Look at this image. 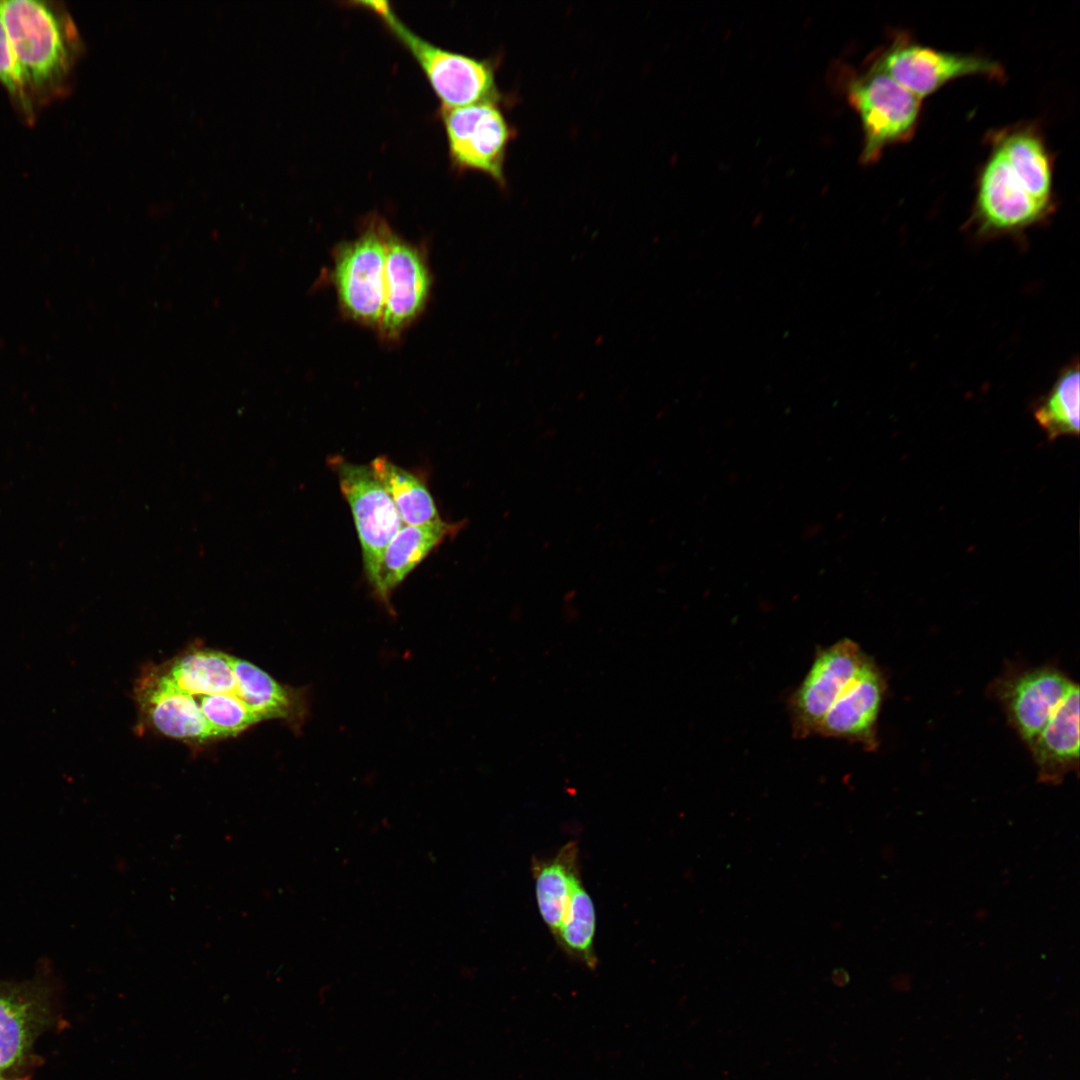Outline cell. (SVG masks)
<instances>
[{"mask_svg":"<svg viewBox=\"0 0 1080 1080\" xmlns=\"http://www.w3.org/2000/svg\"><path fill=\"white\" fill-rule=\"evenodd\" d=\"M231 659V655L221 651L192 648L156 670L171 685L192 696H237V678Z\"/></svg>","mask_w":1080,"mask_h":1080,"instance_id":"d6986e66","label":"cell"},{"mask_svg":"<svg viewBox=\"0 0 1080 1080\" xmlns=\"http://www.w3.org/2000/svg\"><path fill=\"white\" fill-rule=\"evenodd\" d=\"M405 525H422L441 520L431 493L415 474L396 465L386 456L369 464Z\"/></svg>","mask_w":1080,"mask_h":1080,"instance_id":"44dd1931","label":"cell"},{"mask_svg":"<svg viewBox=\"0 0 1080 1080\" xmlns=\"http://www.w3.org/2000/svg\"><path fill=\"white\" fill-rule=\"evenodd\" d=\"M874 62L921 100L961 77L976 75L1001 80L1004 75L1001 66L991 59L941 51L904 34L896 35Z\"/></svg>","mask_w":1080,"mask_h":1080,"instance_id":"52a82bcc","label":"cell"},{"mask_svg":"<svg viewBox=\"0 0 1080 1080\" xmlns=\"http://www.w3.org/2000/svg\"><path fill=\"white\" fill-rule=\"evenodd\" d=\"M0 12L34 109L63 94L81 49L67 10L54 1L0 0Z\"/></svg>","mask_w":1080,"mask_h":1080,"instance_id":"6da1fadb","label":"cell"},{"mask_svg":"<svg viewBox=\"0 0 1080 1080\" xmlns=\"http://www.w3.org/2000/svg\"><path fill=\"white\" fill-rule=\"evenodd\" d=\"M884 690V679L870 660L838 695L814 735L856 741L873 749Z\"/></svg>","mask_w":1080,"mask_h":1080,"instance_id":"4fadbf2b","label":"cell"},{"mask_svg":"<svg viewBox=\"0 0 1080 1080\" xmlns=\"http://www.w3.org/2000/svg\"><path fill=\"white\" fill-rule=\"evenodd\" d=\"M329 465L336 473L340 490L351 509L364 572L372 587L385 549L403 522L370 465L351 463L340 456L330 458Z\"/></svg>","mask_w":1080,"mask_h":1080,"instance_id":"8992f818","label":"cell"},{"mask_svg":"<svg viewBox=\"0 0 1080 1080\" xmlns=\"http://www.w3.org/2000/svg\"><path fill=\"white\" fill-rule=\"evenodd\" d=\"M1051 204L1038 201L1021 185L995 146L979 175L974 219L979 232H1018L1041 222Z\"/></svg>","mask_w":1080,"mask_h":1080,"instance_id":"8fae6325","label":"cell"},{"mask_svg":"<svg viewBox=\"0 0 1080 1080\" xmlns=\"http://www.w3.org/2000/svg\"><path fill=\"white\" fill-rule=\"evenodd\" d=\"M432 277L424 250L388 228L384 271V302L378 336L394 342L422 314Z\"/></svg>","mask_w":1080,"mask_h":1080,"instance_id":"ba28073f","label":"cell"},{"mask_svg":"<svg viewBox=\"0 0 1080 1080\" xmlns=\"http://www.w3.org/2000/svg\"><path fill=\"white\" fill-rule=\"evenodd\" d=\"M1039 779L1059 783L1079 761V687L1074 684L1030 744Z\"/></svg>","mask_w":1080,"mask_h":1080,"instance_id":"e0dca14e","label":"cell"},{"mask_svg":"<svg viewBox=\"0 0 1080 1080\" xmlns=\"http://www.w3.org/2000/svg\"><path fill=\"white\" fill-rule=\"evenodd\" d=\"M848 99L863 128L861 160L872 163L888 146L908 141L917 128L921 99L909 92L875 62L853 77Z\"/></svg>","mask_w":1080,"mask_h":1080,"instance_id":"277c9868","label":"cell"},{"mask_svg":"<svg viewBox=\"0 0 1080 1080\" xmlns=\"http://www.w3.org/2000/svg\"><path fill=\"white\" fill-rule=\"evenodd\" d=\"M0 1080H4V1079L0 1076Z\"/></svg>","mask_w":1080,"mask_h":1080,"instance_id":"484cf974","label":"cell"},{"mask_svg":"<svg viewBox=\"0 0 1080 1080\" xmlns=\"http://www.w3.org/2000/svg\"><path fill=\"white\" fill-rule=\"evenodd\" d=\"M237 678V696L261 719L284 720L298 731L309 712L308 696L304 689L283 685L249 661L232 656Z\"/></svg>","mask_w":1080,"mask_h":1080,"instance_id":"2e32d148","label":"cell"},{"mask_svg":"<svg viewBox=\"0 0 1080 1080\" xmlns=\"http://www.w3.org/2000/svg\"><path fill=\"white\" fill-rule=\"evenodd\" d=\"M217 738L236 736L262 721L238 696L210 694L194 696Z\"/></svg>","mask_w":1080,"mask_h":1080,"instance_id":"cb8c5ba5","label":"cell"},{"mask_svg":"<svg viewBox=\"0 0 1080 1080\" xmlns=\"http://www.w3.org/2000/svg\"><path fill=\"white\" fill-rule=\"evenodd\" d=\"M389 227L382 217H369L356 238L334 249L329 272L341 312L369 328L377 329L383 308Z\"/></svg>","mask_w":1080,"mask_h":1080,"instance_id":"3957f363","label":"cell"},{"mask_svg":"<svg viewBox=\"0 0 1080 1080\" xmlns=\"http://www.w3.org/2000/svg\"><path fill=\"white\" fill-rule=\"evenodd\" d=\"M462 525L463 522L451 524L442 519L422 525H402L385 549L372 586L378 600L391 609L394 589L447 536L455 535Z\"/></svg>","mask_w":1080,"mask_h":1080,"instance_id":"9a60e30c","label":"cell"},{"mask_svg":"<svg viewBox=\"0 0 1080 1080\" xmlns=\"http://www.w3.org/2000/svg\"><path fill=\"white\" fill-rule=\"evenodd\" d=\"M135 694L145 719L160 734L188 743L216 739L196 698L171 685L156 668L142 674Z\"/></svg>","mask_w":1080,"mask_h":1080,"instance_id":"7c38bea8","label":"cell"},{"mask_svg":"<svg viewBox=\"0 0 1080 1080\" xmlns=\"http://www.w3.org/2000/svg\"><path fill=\"white\" fill-rule=\"evenodd\" d=\"M870 660L850 639L818 650L808 673L789 701L793 736L803 739L814 735L838 695Z\"/></svg>","mask_w":1080,"mask_h":1080,"instance_id":"9c48e42d","label":"cell"},{"mask_svg":"<svg viewBox=\"0 0 1080 1080\" xmlns=\"http://www.w3.org/2000/svg\"><path fill=\"white\" fill-rule=\"evenodd\" d=\"M376 13L419 64L441 102L455 108L482 102H499L496 63L441 48L407 28L388 2H361Z\"/></svg>","mask_w":1080,"mask_h":1080,"instance_id":"7a4b0ae2","label":"cell"},{"mask_svg":"<svg viewBox=\"0 0 1080 1080\" xmlns=\"http://www.w3.org/2000/svg\"><path fill=\"white\" fill-rule=\"evenodd\" d=\"M0 82L7 90L16 107L27 120H33L35 109L30 103L20 71L10 44L5 23L0 12Z\"/></svg>","mask_w":1080,"mask_h":1080,"instance_id":"d4e9b609","label":"cell"},{"mask_svg":"<svg viewBox=\"0 0 1080 1080\" xmlns=\"http://www.w3.org/2000/svg\"><path fill=\"white\" fill-rule=\"evenodd\" d=\"M1000 150L1024 189L1040 202L1050 204L1052 160L1040 134L1031 127L1005 130L996 137Z\"/></svg>","mask_w":1080,"mask_h":1080,"instance_id":"ffe728a7","label":"cell"},{"mask_svg":"<svg viewBox=\"0 0 1080 1080\" xmlns=\"http://www.w3.org/2000/svg\"><path fill=\"white\" fill-rule=\"evenodd\" d=\"M53 983L47 966L33 979L0 980V1076L22 1064L34 1040L51 1022Z\"/></svg>","mask_w":1080,"mask_h":1080,"instance_id":"30bf717a","label":"cell"},{"mask_svg":"<svg viewBox=\"0 0 1080 1080\" xmlns=\"http://www.w3.org/2000/svg\"><path fill=\"white\" fill-rule=\"evenodd\" d=\"M531 872L539 913L555 938L566 915L574 886L581 879L578 844L568 842L549 858L534 857Z\"/></svg>","mask_w":1080,"mask_h":1080,"instance_id":"ac0fdd59","label":"cell"},{"mask_svg":"<svg viewBox=\"0 0 1080 1080\" xmlns=\"http://www.w3.org/2000/svg\"><path fill=\"white\" fill-rule=\"evenodd\" d=\"M595 932L594 903L580 879L574 886L563 923L554 939L570 958L592 970L598 962L594 949Z\"/></svg>","mask_w":1080,"mask_h":1080,"instance_id":"7402d4cb","label":"cell"},{"mask_svg":"<svg viewBox=\"0 0 1080 1080\" xmlns=\"http://www.w3.org/2000/svg\"><path fill=\"white\" fill-rule=\"evenodd\" d=\"M1034 417L1049 440L1079 434V366L1070 365L1057 378Z\"/></svg>","mask_w":1080,"mask_h":1080,"instance_id":"603a6c76","label":"cell"},{"mask_svg":"<svg viewBox=\"0 0 1080 1080\" xmlns=\"http://www.w3.org/2000/svg\"><path fill=\"white\" fill-rule=\"evenodd\" d=\"M1075 683L1049 669L1028 671L1005 685L1003 699L1020 736L1030 745Z\"/></svg>","mask_w":1080,"mask_h":1080,"instance_id":"5bb4252c","label":"cell"},{"mask_svg":"<svg viewBox=\"0 0 1080 1080\" xmlns=\"http://www.w3.org/2000/svg\"><path fill=\"white\" fill-rule=\"evenodd\" d=\"M440 116L453 167L483 173L504 188L507 149L516 132L498 102L440 107Z\"/></svg>","mask_w":1080,"mask_h":1080,"instance_id":"5b68a950","label":"cell"}]
</instances>
